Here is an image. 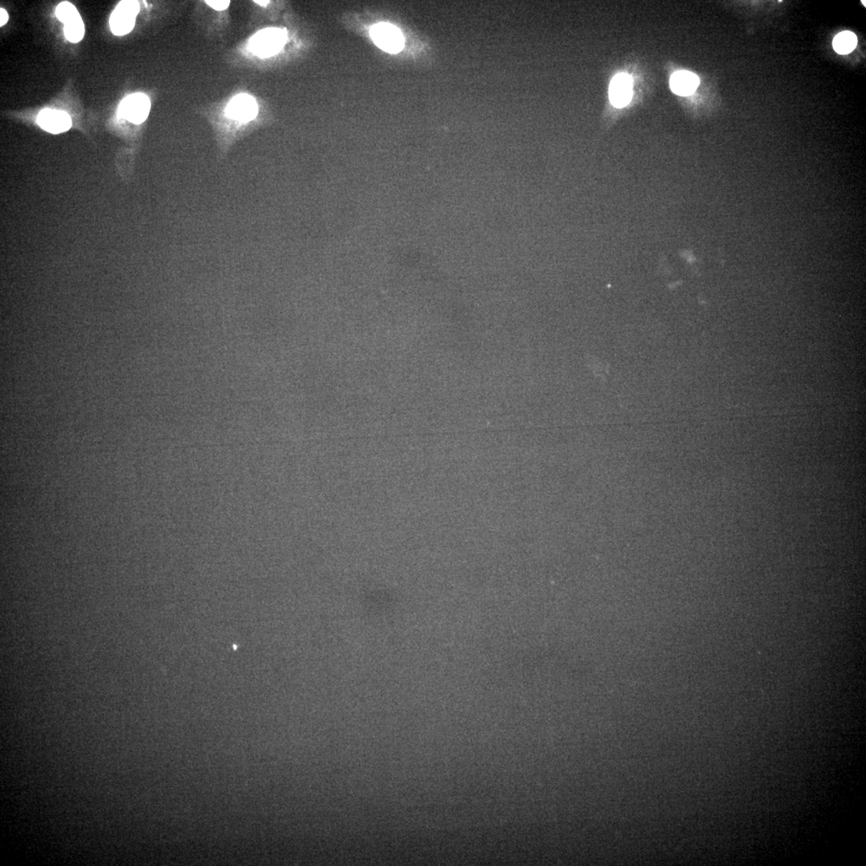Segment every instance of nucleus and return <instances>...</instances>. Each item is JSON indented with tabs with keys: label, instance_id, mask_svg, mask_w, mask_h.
Listing matches in <instances>:
<instances>
[{
	"label": "nucleus",
	"instance_id": "obj_1",
	"mask_svg": "<svg viewBox=\"0 0 866 866\" xmlns=\"http://www.w3.org/2000/svg\"><path fill=\"white\" fill-rule=\"evenodd\" d=\"M287 41V31L280 29H266L255 34L250 41V50L261 58L279 52Z\"/></svg>",
	"mask_w": 866,
	"mask_h": 866
},
{
	"label": "nucleus",
	"instance_id": "obj_2",
	"mask_svg": "<svg viewBox=\"0 0 866 866\" xmlns=\"http://www.w3.org/2000/svg\"><path fill=\"white\" fill-rule=\"evenodd\" d=\"M140 10L137 1H122L117 5L110 17L111 30L114 35L124 36L134 28L136 16Z\"/></svg>",
	"mask_w": 866,
	"mask_h": 866
},
{
	"label": "nucleus",
	"instance_id": "obj_3",
	"mask_svg": "<svg viewBox=\"0 0 866 866\" xmlns=\"http://www.w3.org/2000/svg\"><path fill=\"white\" fill-rule=\"evenodd\" d=\"M151 103L143 94H135L125 98L120 105V117L133 124L143 123L149 116Z\"/></svg>",
	"mask_w": 866,
	"mask_h": 866
},
{
	"label": "nucleus",
	"instance_id": "obj_4",
	"mask_svg": "<svg viewBox=\"0 0 866 866\" xmlns=\"http://www.w3.org/2000/svg\"><path fill=\"white\" fill-rule=\"evenodd\" d=\"M370 34L375 45L386 52L397 53L404 46V38L395 26L379 24L373 27Z\"/></svg>",
	"mask_w": 866,
	"mask_h": 866
},
{
	"label": "nucleus",
	"instance_id": "obj_5",
	"mask_svg": "<svg viewBox=\"0 0 866 866\" xmlns=\"http://www.w3.org/2000/svg\"><path fill=\"white\" fill-rule=\"evenodd\" d=\"M228 117L241 122L252 121L257 116L258 105L252 96L240 94L234 97L226 108Z\"/></svg>",
	"mask_w": 866,
	"mask_h": 866
},
{
	"label": "nucleus",
	"instance_id": "obj_6",
	"mask_svg": "<svg viewBox=\"0 0 866 866\" xmlns=\"http://www.w3.org/2000/svg\"><path fill=\"white\" fill-rule=\"evenodd\" d=\"M37 123L43 129L55 134L66 132L72 127V120L67 113L50 108L39 113Z\"/></svg>",
	"mask_w": 866,
	"mask_h": 866
},
{
	"label": "nucleus",
	"instance_id": "obj_7",
	"mask_svg": "<svg viewBox=\"0 0 866 866\" xmlns=\"http://www.w3.org/2000/svg\"><path fill=\"white\" fill-rule=\"evenodd\" d=\"M633 97V79L628 74L621 73L613 78L609 87V99L613 106L623 108L628 106Z\"/></svg>",
	"mask_w": 866,
	"mask_h": 866
},
{
	"label": "nucleus",
	"instance_id": "obj_8",
	"mask_svg": "<svg viewBox=\"0 0 866 866\" xmlns=\"http://www.w3.org/2000/svg\"><path fill=\"white\" fill-rule=\"evenodd\" d=\"M699 85L698 76L687 71H681V72L674 73L670 80L672 90L675 94L679 96L693 94L698 88Z\"/></svg>",
	"mask_w": 866,
	"mask_h": 866
},
{
	"label": "nucleus",
	"instance_id": "obj_9",
	"mask_svg": "<svg viewBox=\"0 0 866 866\" xmlns=\"http://www.w3.org/2000/svg\"><path fill=\"white\" fill-rule=\"evenodd\" d=\"M858 38L851 31H843L835 36L832 42L835 50L841 55H847L857 47Z\"/></svg>",
	"mask_w": 866,
	"mask_h": 866
},
{
	"label": "nucleus",
	"instance_id": "obj_10",
	"mask_svg": "<svg viewBox=\"0 0 866 866\" xmlns=\"http://www.w3.org/2000/svg\"><path fill=\"white\" fill-rule=\"evenodd\" d=\"M64 31L65 36L70 42L78 43L82 40L85 36V24L80 15L65 24Z\"/></svg>",
	"mask_w": 866,
	"mask_h": 866
},
{
	"label": "nucleus",
	"instance_id": "obj_11",
	"mask_svg": "<svg viewBox=\"0 0 866 866\" xmlns=\"http://www.w3.org/2000/svg\"><path fill=\"white\" fill-rule=\"evenodd\" d=\"M56 15L64 24L80 15L74 5L68 2L59 3L57 8Z\"/></svg>",
	"mask_w": 866,
	"mask_h": 866
},
{
	"label": "nucleus",
	"instance_id": "obj_12",
	"mask_svg": "<svg viewBox=\"0 0 866 866\" xmlns=\"http://www.w3.org/2000/svg\"><path fill=\"white\" fill-rule=\"evenodd\" d=\"M205 3L212 8L217 10H223L230 6L231 1H228V0H210V1H205Z\"/></svg>",
	"mask_w": 866,
	"mask_h": 866
},
{
	"label": "nucleus",
	"instance_id": "obj_13",
	"mask_svg": "<svg viewBox=\"0 0 866 866\" xmlns=\"http://www.w3.org/2000/svg\"><path fill=\"white\" fill-rule=\"evenodd\" d=\"M8 19L9 16L6 10L3 8L0 9V26L6 24Z\"/></svg>",
	"mask_w": 866,
	"mask_h": 866
},
{
	"label": "nucleus",
	"instance_id": "obj_14",
	"mask_svg": "<svg viewBox=\"0 0 866 866\" xmlns=\"http://www.w3.org/2000/svg\"><path fill=\"white\" fill-rule=\"evenodd\" d=\"M255 3L261 5V6H266V5L269 3V1H258V0H256Z\"/></svg>",
	"mask_w": 866,
	"mask_h": 866
}]
</instances>
